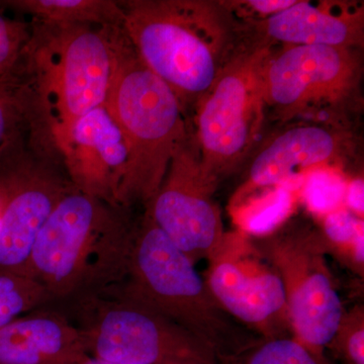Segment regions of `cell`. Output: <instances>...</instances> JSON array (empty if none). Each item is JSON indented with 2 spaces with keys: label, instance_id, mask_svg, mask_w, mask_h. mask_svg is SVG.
<instances>
[{
  "label": "cell",
  "instance_id": "1",
  "mask_svg": "<svg viewBox=\"0 0 364 364\" xmlns=\"http://www.w3.org/2000/svg\"><path fill=\"white\" fill-rule=\"evenodd\" d=\"M141 61L195 107L245 42L241 21L215 0H139L123 9Z\"/></svg>",
  "mask_w": 364,
  "mask_h": 364
},
{
  "label": "cell",
  "instance_id": "2",
  "mask_svg": "<svg viewBox=\"0 0 364 364\" xmlns=\"http://www.w3.org/2000/svg\"><path fill=\"white\" fill-rule=\"evenodd\" d=\"M111 203L69 191L40 230L26 277L52 299H82L109 293L123 282L136 225Z\"/></svg>",
  "mask_w": 364,
  "mask_h": 364
},
{
  "label": "cell",
  "instance_id": "3",
  "mask_svg": "<svg viewBox=\"0 0 364 364\" xmlns=\"http://www.w3.org/2000/svg\"><path fill=\"white\" fill-rule=\"evenodd\" d=\"M109 293L161 314L210 346L224 364H236L262 340L219 305L195 263L147 213L136 225L123 282Z\"/></svg>",
  "mask_w": 364,
  "mask_h": 364
},
{
  "label": "cell",
  "instance_id": "4",
  "mask_svg": "<svg viewBox=\"0 0 364 364\" xmlns=\"http://www.w3.org/2000/svg\"><path fill=\"white\" fill-rule=\"evenodd\" d=\"M105 105L129 148L128 166L114 205L147 207L189 136L183 107L176 92L141 61L128 38L122 41Z\"/></svg>",
  "mask_w": 364,
  "mask_h": 364
},
{
  "label": "cell",
  "instance_id": "5",
  "mask_svg": "<svg viewBox=\"0 0 364 364\" xmlns=\"http://www.w3.org/2000/svg\"><path fill=\"white\" fill-rule=\"evenodd\" d=\"M360 50L282 46L268 62L267 112L279 122L325 124L351 131L363 111Z\"/></svg>",
  "mask_w": 364,
  "mask_h": 364
},
{
  "label": "cell",
  "instance_id": "6",
  "mask_svg": "<svg viewBox=\"0 0 364 364\" xmlns=\"http://www.w3.org/2000/svg\"><path fill=\"white\" fill-rule=\"evenodd\" d=\"M272 45L246 39L195 105L193 140L203 171L218 183L246 161L262 130Z\"/></svg>",
  "mask_w": 364,
  "mask_h": 364
},
{
  "label": "cell",
  "instance_id": "7",
  "mask_svg": "<svg viewBox=\"0 0 364 364\" xmlns=\"http://www.w3.org/2000/svg\"><path fill=\"white\" fill-rule=\"evenodd\" d=\"M85 351L122 364H224L210 346L161 314L109 293L78 301Z\"/></svg>",
  "mask_w": 364,
  "mask_h": 364
},
{
  "label": "cell",
  "instance_id": "8",
  "mask_svg": "<svg viewBox=\"0 0 364 364\" xmlns=\"http://www.w3.org/2000/svg\"><path fill=\"white\" fill-rule=\"evenodd\" d=\"M255 246L282 280L293 336L325 352L345 310L318 230L289 228Z\"/></svg>",
  "mask_w": 364,
  "mask_h": 364
},
{
  "label": "cell",
  "instance_id": "9",
  "mask_svg": "<svg viewBox=\"0 0 364 364\" xmlns=\"http://www.w3.org/2000/svg\"><path fill=\"white\" fill-rule=\"evenodd\" d=\"M208 261V289L232 318L262 340L293 335L279 275L250 237L227 232Z\"/></svg>",
  "mask_w": 364,
  "mask_h": 364
},
{
  "label": "cell",
  "instance_id": "10",
  "mask_svg": "<svg viewBox=\"0 0 364 364\" xmlns=\"http://www.w3.org/2000/svg\"><path fill=\"white\" fill-rule=\"evenodd\" d=\"M85 26L64 28L46 59L45 95L56 135L107 104L122 41Z\"/></svg>",
  "mask_w": 364,
  "mask_h": 364
},
{
  "label": "cell",
  "instance_id": "11",
  "mask_svg": "<svg viewBox=\"0 0 364 364\" xmlns=\"http://www.w3.org/2000/svg\"><path fill=\"white\" fill-rule=\"evenodd\" d=\"M218 184L203 171L195 140L189 135L146 207L154 224L195 264L203 258L208 259L227 233L214 200Z\"/></svg>",
  "mask_w": 364,
  "mask_h": 364
},
{
  "label": "cell",
  "instance_id": "12",
  "mask_svg": "<svg viewBox=\"0 0 364 364\" xmlns=\"http://www.w3.org/2000/svg\"><path fill=\"white\" fill-rule=\"evenodd\" d=\"M355 150L352 131L299 123L262 146L249 165L247 177L231 203L255 191L289 186L301 188L304 178L322 168L343 170Z\"/></svg>",
  "mask_w": 364,
  "mask_h": 364
},
{
  "label": "cell",
  "instance_id": "13",
  "mask_svg": "<svg viewBox=\"0 0 364 364\" xmlns=\"http://www.w3.org/2000/svg\"><path fill=\"white\" fill-rule=\"evenodd\" d=\"M11 146L0 149V269L26 275L43 225L60 200L75 188L18 168L9 159Z\"/></svg>",
  "mask_w": 364,
  "mask_h": 364
},
{
  "label": "cell",
  "instance_id": "14",
  "mask_svg": "<svg viewBox=\"0 0 364 364\" xmlns=\"http://www.w3.org/2000/svg\"><path fill=\"white\" fill-rule=\"evenodd\" d=\"M57 138L75 191L114 205L129 148L107 105L81 117Z\"/></svg>",
  "mask_w": 364,
  "mask_h": 364
},
{
  "label": "cell",
  "instance_id": "15",
  "mask_svg": "<svg viewBox=\"0 0 364 364\" xmlns=\"http://www.w3.org/2000/svg\"><path fill=\"white\" fill-rule=\"evenodd\" d=\"M242 25L250 39L270 44L360 50L364 43L363 6L351 2L296 0L294 6L267 20Z\"/></svg>",
  "mask_w": 364,
  "mask_h": 364
},
{
  "label": "cell",
  "instance_id": "16",
  "mask_svg": "<svg viewBox=\"0 0 364 364\" xmlns=\"http://www.w3.org/2000/svg\"><path fill=\"white\" fill-rule=\"evenodd\" d=\"M85 355L80 330L57 314L23 315L0 329V364H68Z\"/></svg>",
  "mask_w": 364,
  "mask_h": 364
},
{
  "label": "cell",
  "instance_id": "17",
  "mask_svg": "<svg viewBox=\"0 0 364 364\" xmlns=\"http://www.w3.org/2000/svg\"><path fill=\"white\" fill-rule=\"evenodd\" d=\"M299 188L282 186L255 191L230 203L237 231L249 237L269 236L279 231L296 210Z\"/></svg>",
  "mask_w": 364,
  "mask_h": 364
},
{
  "label": "cell",
  "instance_id": "18",
  "mask_svg": "<svg viewBox=\"0 0 364 364\" xmlns=\"http://www.w3.org/2000/svg\"><path fill=\"white\" fill-rule=\"evenodd\" d=\"M4 6L30 14L48 25L71 28L92 25H123L124 13L117 4L102 0H18Z\"/></svg>",
  "mask_w": 364,
  "mask_h": 364
},
{
  "label": "cell",
  "instance_id": "19",
  "mask_svg": "<svg viewBox=\"0 0 364 364\" xmlns=\"http://www.w3.org/2000/svg\"><path fill=\"white\" fill-rule=\"evenodd\" d=\"M321 240L326 253L331 254L352 272L363 279L364 222L346 208L318 218Z\"/></svg>",
  "mask_w": 364,
  "mask_h": 364
},
{
  "label": "cell",
  "instance_id": "20",
  "mask_svg": "<svg viewBox=\"0 0 364 364\" xmlns=\"http://www.w3.org/2000/svg\"><path fill=\"white\" fill-rule=\"evenodd\" d=\"M50 301L49 294L35 279L0 269V329Z\"/></svg>",
  "mask_w": 364,
  "mask_h": 364
},
{
  "label": "cell",
  "instance_id": "21",
  "mask_svg": "<svg viewBox=\"0 0 364 364\" xmlns=\"http://www.w3.org/2000/svg\"><path fill=\"white\" fill-rule=\"evenodd\" d=\"M348 179L341 169L315 170L304 178L299 188V198H301L311 214L318 219L345 208V193Z\"/></svg>",
  "mask_w": 364,
  "mask_h": 364
},
{
  "label": "cell",
  "instance_id": "22",
  "mask_svg": "<svg viewBox=\"0 0 364 364\" xmlns=\"http://www.w3.org/2000/svg\"><path fill=\"white\" fill-rule=\"evenodd\" d=\"M236 364H334L325 352L314 350L294 336L261 340Z\"/></svg>",
  "mask_w": 364,
  "mask_h": 364
},
{
  "label": "cell",
  "instance_id": "23",
  "mask_svg": "<svg viewBox=\"0 0 364 364\" xmlns=\"http://www.w3.org/2000/svg\"><path fill=\"white\" fill-rule=\"evenodd\" d=\"M341 364H364V308L345 311L327 348Z\"/></svg>",
  "mask_w": 364,
  "mask_h": 364
},
{
  "label": "cell",
  "instance_id": "24",
  "mask_svg": "<svg viewBox=\"0 0 364 364\" xmlns=\"http://www.w3.org/2000/svg\"><path fill=\"white\" fill-rule=\"evenodd\" d=\"M18 93L11 71L0 78V149L16 141V129L21 112Z\"/></svg>",
  "mask_w": 364,
  "mask_h": 364
},
{
  "label": "cell",
  "instance_id": "25",
  "mask_svg": "<svg viewBox=\"0 0 364 364\" xmlns=\"http://www.w3.org/2000/svg\"><path fill=\"white\" fill-rule=\"evenodd\" d=\"M26 39L28 36L23 23L0 14V78L16 67Z\"/></svg>",
  "mask_w": 364,
  "mask_h": 364
},
{
  "label": "cell",
  "instance_id": "26",
  "mask_svg": "<svg viewBox=\"0 0 364 364\" xmlns=\"http://www.w3.org/2000/svg\"><path fill=\"white\" fill-rule=\"evenodd\" d=\"M296 0H244V1H223L225 6L242 23L267 20L294 6Z\"/></svg>",
  "mask_w": 364,
  "mask_h": 364
},
{
  "label": "cell",
  "instance_id": "27",
  "mask_svg": "<svg viewBox=\"0 0 364 364\" xmlns=\"http://www.w3.org/2000/svg\"><path fill=\"white\" fill-rule=\"evenodd\" d=\"M345 208L356 217L363 219L364 215V182L363 177L349 178L345 193Z\"/></svg>",
  "mask_w": 364,
  "mask_h": 364
},
{
  "label": "cell",
  "instance_id": "28",
  "mask_svg": "<svg viewBox=\"0 0 364 364\" xmlns=\"http://www.w3.org/2000/svg\"><path fill=\"white\" fill-rule=\"evenodd\" d=\"M68 364H122L117 363H112V361L102 360V359H98L92 358L90 355H85L83 358L77 359V360L73 361V363Z\"/></svg>",
  "mask_w": 364,
  "mask_h": 364
}]
</instances>
